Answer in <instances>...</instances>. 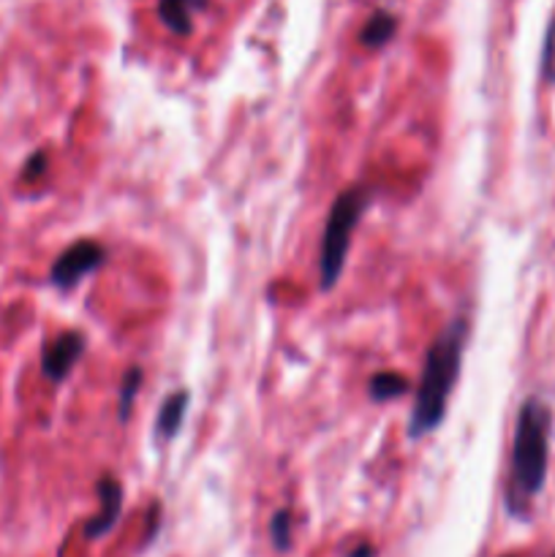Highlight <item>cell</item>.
I'll use <instances>...</instances> for the list:
<instances>
[{
    "label": "cell",
    "instance_id": "6da1fadb",
    "mask_svg": "<svg viewBox=\"0 0 555 557\" xmlns=\"http://www.w3.org/2000/svg\"><path fill=\"white\" fill-rule=\"evenodd\" d=\"M468 335H471L468 319H455L430 343L428 354H424L422 375H419L417 392H414L411 417L406 422L408 438L411 441L435 433L446 419L449 395L455 389L457 379H460Z\"/></svg>",
    "mask_w": 555,
    "mask_h": 557
},
{
    "label": "cell",
    "instance_id": "7a4b0ae2",
    "mask_svg": "<svg viewBox=\"0 0 555 557\" xmlns=\"http://www.w3.org/2000/svg\"><path fill=\"white\" fill-rule=\"evenodd\" d=\"M550 428H553V413L547 403L528 397L517 413L515 444H511L509 487H506V509L511 517H528L533 498L547 482Z\"/></svg>",
    "mask_w": 555,
    "mask_h": 557
},
{
    "label": "cell",
    "instance_id": "3957f363",
    "mask_svg": "<svg viewBox=\"0 0 555 557\" xmlns=\"http://www.w3.org/2000/svg\"><path fill=\"white\" fill-rule=\"evenodd\" d=\"M368 205L370 190L365 185H351V188L341 190L337 199L332 201L319 245V286L324 292H332L337 281H341L354 232H357L359 221L365 218Z\"/></svg>",
    "mask_w": 555,
    "mask_h": 557
},
{
    "label": "cell",
    "instance_id": "277c9868",
    "mask_svg": "<svg viewBox=\"0 0 555 557\" xmlns=\"http://www.w3.org/2000/svg\"><path fill=\"white\" fill-rule=\"evenodd\" d=\"M107 261V250L98 239H79V243L69 245L63 253L54 259L52 270H49V283L60 292H71L79 286L87 275L101 270Z\"/></svg>",
    "mask_w": 555,
    "mask_h": 557
},
{
    "label": "cell",
    "instance_id": "5b68a950",
    "mask_svg": "<svg viewBox=\"0 0 555 557\" xmlns=\"http://www.w3.org/2000/svg\"><path fill=\"white\" fill-rule=\"evenodd\" d=\"M85 335L76 330L60 332L58 337L44 343L41 348V373L52 384H63L85 354Z\"/></svg>",
    "mask_w": 555,
    "mask_h": 557
},
{
    "label": "cell",
    "instance_id": "8992f818",
    "mask_svg": "<svg viewBox=\"0 0 555 557\" xmlns=\"http://www.w3.org/2000/svg\"><path fill=\"white\" fill-rule=\"evenodd\" d=\"M96 493H98V511L85 522L82 528V536L87 542H96V539H103L114 525H118L120 515H123V484L118 482L114 476H101L96 482Z\"/></svg>",
    "mask_w": 555,
    "mask_h": 557
},
{
    "label": "cell",
    "instance_id": "52a82bcc",
    "mask_svg": "<svg viewBox=\"0 0 555 557\" xmlns=\"http://www.w3.org/2000/svg\"><path fill=\"white\" fill-rule=\"evenodd\" d=\"M210 0H158V16L169 33L185 38L194 33V14L205 11Z\"/></svg>",
    "mask_w": 555,
    "mask_h": 557
},
{
    "label": "cell",
    "instance_id": "ba28073f",
    "mask_svg": "<svg viewBox=\"0 0 555 557\" xmlns=\"http://www.w3.org/2000/svg\"><path fill=\"white\" fill-rule=\"evenodd\" d=\"M188 403H190V392L188 389H177L161 403V411H158L156 419V433L158 438L172 441L174 435L180 433L185 422V413H188Z\"/></svg>",
    "mask_w": 555,
    "mask_h": 557
},
{
    "label": "cell",
    "instance_id": "9c48e42d",
    "mask_svg": "<svg viewBox=\"0 0 555 557\" xmlns=\"http://www.w3.org/2000/svg\"><path fill=\"white\" fill-rule=\"evenodd\" d=\"M397 27H400V22H397V16L392 14V11H373V16H370L362 25V30H359V44L368 49L386 47V44L395 38Z\"/></svg>",
    "mask_w": 555,
    "mask_h": 557
},
{
    "label": "cell",
    "instance_id": "30bf717a",
    "mask_svg": "<svg viewBox=\"0 0 555 557\" xmlns=\"http://www.w3.org/2000/svg\"><path fill=\"white\" fill-rule=\"evenodd\" d=\"M408 379L406 375L395 373V370H381L375 373L373 379L368 381V392H370V400L373 403H392L397 397H403L408 392Z\"/></svg>",
    "mask_w": 555,
    "mask_h": 557
},
{
    "label": "cell",
    "instance_id": "8fae6325",
    "mask_svg": "<svg viewBox=\"0 0 555 557\" xmlns=\"http://www.w3.org/2000/svg\"><path fill=\"white\" fill-rule=\"evenodd\" d=\"M270 542L278 553H288L294 544V517L288 509H281L270 520Z\"/></svg>",
    "mask_w": 555,
    "mask_h": 557
},
{
    "label": "cell",
    "instance_id": "7c38bea8",
    "mask_svg": "<svg viewBox=\"0 0 555 557\" xmlns=\"http://www.w3.org/2000/svg\"><path fill=\"white\" fill-rule=\"evenodd\" d=\"M141 379H145L141 368H128V370H125L123 386H120V400H118V419H120V422H125V419L131 417V408H134L136 395H139Z\"/></svg>",
    "mask_w": 555,
    "mask_h": 557
},
{
    "label": "cell",
    "instance_id": "4fadbf2b",
    "mask_svg": "<svg viewBox=\"0 0 555 557\" xmlns=\"http://www.w3.org/2000/svg\"><path fill=\"white\" fill-rule=\"evenodd\" d=\"M542 79L547 85H555V11L550 16V25L542 44Z\"/></svg>",
    "mask_w": 555,
    "mask_h": 557
},
{
    "label": "cell",
    "instance_id": "5bb4252c",
    "mask_svg": "<svg viewBox=\"0 0 555 557\" xmlns=\"http://www.w3.org/2000/svg\"><path fill=\"white\" fill-rule=\"evenodd\" d=\"M44 172H47V152L38 150V152H33L30 161L25 163V172H22V180H36V177H41Z\"/></svg>",
    "mask_w": 555,
    "mask_h": 557
},
{
    "label": "cell",
    "instance_id": "9a60e30c",
    "mask_svg": "<svg viewBox=\"0 0 555 557\" xmlns=\"http://www.w3.org/2000/svg\"><path fill=\"white\" fill-rule=\"evenodd\" d=\"M348 557H375V549L370 547V544H359L357 549H351V553H348Z\"/></svg>",
    "mask_w": 555,
    "mask_h": 557
},
{
    "label": "cell",
    "instance_id": "2e32d148",
    "mask_svg": "<svg viewBox=\"0 0 555 557\" xmlns=\"http://www.w3.org/2000/svg\"><path fill=\"white\" fill-rule=\"evenodd\" d=\"M506 557H509V555H506Z\"/></svg>",
    "mask_w": 555,
    "mask_h": 557
},
{
    "label": "cell",
    "instance_id": "e0dca14e",
    "mask_svg": "<svg viewBox=\"0 0 555 557\" xmlns=\"http://www.w3.org/2000/svg\"><path fill=\"white\" fill-rule=\"evenodd\" d=\"M553 557H555V555H553Z\"/></svg>",
    "mask_w": 555,
    "mask_h": 557
}]
</instances>
